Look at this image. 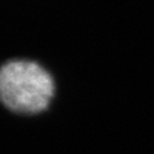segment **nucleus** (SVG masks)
I'll return each instance as SVG.
<instances>
[{
    "label": "nucleus",
    "instance_id": "obj_1",
    "mask_svg": "<svg viewBox=\"0 0 154 154\" xmlns=\"http://www.w3.org/2000/svg\"><path fill=\"white\" fill-rule=\"evenodd\" d=\"M54 81L41 66L29 61H11L0 67V102L20 114H35L47 109Z\"/></svg>",
    "mask_w": 154,
    "mask_h": 154
}]
</instances>
